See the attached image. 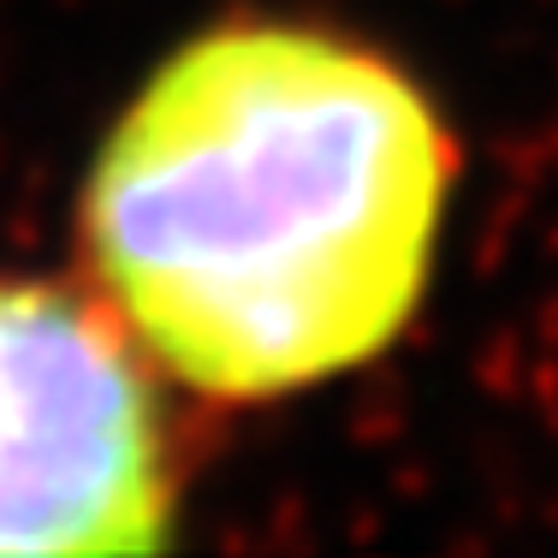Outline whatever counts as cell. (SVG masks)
<instances>
[{"mask_svg":"<svg viewBox=\"0 0 558 558\" xmlns=\"http://www.w3.org/2000/svg\"><path fill=\"white\" fill-rule=\"evenodd\" d=\"M451 191L458 137L387 48L226 19L167 48L96 143L77 250L155 375L268 404L410 333Z\"/></svg>","mask_w":558,"mask_h":558,"instance_id":"1","label":"cell"},{"mask_svg":"<svg viewBox=\"0 0 558 558\" xmlns=\"http://www.w3.org/2000/svg\"><path fill=\"white\" fill-rule=\"evenodd\" d=\"M172 517L143 351L89 286L0 274V553H161Z\"/></svg>","mask_w":558,"mask_h":558,"instance_id":"2","label":"cell"}]
</instances>
